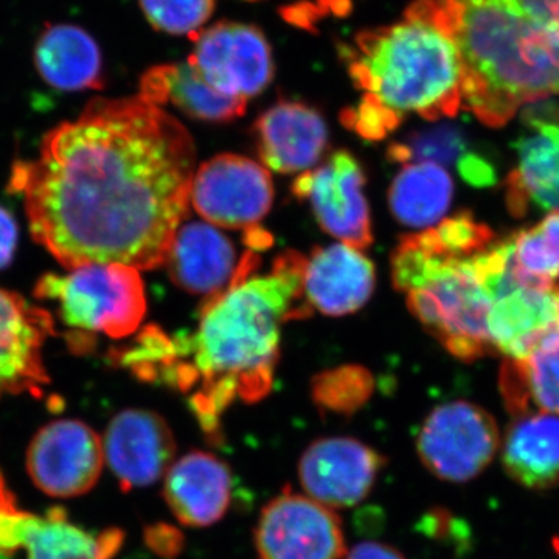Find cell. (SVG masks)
Here are the masks:
<instances>
[{"instance_id":"obj_1","label":"cell","mask_w":559,"mask_h":559,"mask_svg":"<svg viewBox=\"0 0 559 559\" xmlns=\"http://www.w3.org/2000/svg\"><path fill=\"white\" fill-rule=\"evenodd\" d=\"M194 145L178 119L142 95L94 98L13 165L10 190L36 242L66 270L119 263L154 270L189 210Z\"/></svg>"},{"instance_id":"obj_2","label":"cell","mask_w":559,"mask_h":559,"mask_svg":"<svg viewBox=\"0 0 559 559\" xmlns=\"http://www.w3.org/2000/svg\"><path fill=\"white\" fill-rule=\"evenodd\" d=\"M305 264L304 255L286 250L260 274L259 252L246 250L237 277L205 301L193 333L168 336L146 326L116 362L139 380L191 393L202 432L221 443V417L235 401L252 404L270 395L282 326L312 312L305 300Z\"/></svg>"},{"instance_id":"obj_3","label":"cell","mask_w":559,"mask_h":559,"mask_svg":"<svg viewBox=\"0 0 559 559\" xmlns=\"http://www.w3.org/2000/svg\"><path fill=\"white\" fill-rule=\"evenodd\" d=\"M457 47L463 109L500 128L559 95V0H430Z\"/></svg>"},{"instance_id":"obj_4","label":"cell","mask_w":559,"mask_h":559,"mask_svg":"<svg viewBox=\"0 0 559 559\" xmlns=\"http://www.w3.org/2000/svg\"><path fill=\"white\" fill-rule=\"evenodd\" d=\"M492 238L487 224L463 212L401 238L392 255L393 285L406 294L412 314L466 362L495 349L488 329L492 299L479 260Z\"/></svg>"},{"instance_id":"obj_5","label":"cell","mask_w":559,"mask_h":559,"mask_svg":"<svg viewBox=\"0 0 559 559\" xmlns=\"http://www.w3.org/2000/svg\"><path fill=\"white\" fill-rule=\"evenodd\" d=\"M360 102L381 114L390 131L409 116L439 121L463 108L457 47L430 0H415L395 24L369 28L345 49Z\"/></svg>"},{"instance_id":"obj_6","label":"cell","mask_w":559,"mask_h":559,"mask_svg":"<svg viewBox=\"0 0 559 559\" xmlns=\"http://www.w3.org/2000/svg\"><path fill=\"white\" fill-rule=\"evenodd\" d=\"M35 294L55 301L62 322L81 334L121 340L138 331L146 312L142 277L127 264H86L66 275L47 274Z\"/></svg>"},{"instance_id":"obj_7","label":"cell","mask_w":559,"mask_h":559,"mask_svg":"<svg viewBox=\"0 0 559 559\" xmlns=\"http://www.w3.org/2000/svg\"><path fill=\"white\" fill-rule=\"evenodd\" d=\"M500 450L499 428L489 412L459 400L436 407L419 429L417 452L432 476L450 484L476 479Z\"/></svg>"},{"instance_id":"obj_8","label":"cell","mask_w":559,"mask_h":559,"mask_svg":"<svg viewBox=\"0 0 559 559\" xmlns=\"http://www.w3.org/2000/svg\"><path fill=\"white\" fill-rule=\"evenodd\" d=\"M253 547L259 559H344L347 554L341 518L289 487L261 510Z\"/></svg>"},{"instance_id":"obj_9","label":"cell","mask_w":559,"mask_h":559,"mask_svg":"<svg viewBox=\"0 0 559 559\" xmlns=\"http://www.w3.org/2000/svg\"><path fill=\"white\" fill-rule=\"evenodd\" d=\"M489 293V336L507 358H524L559 331V285L524 274L514 263L511 245L509 261Z\"/></svg>"},{"instance_id":"obj_10","label":"cell","mask_w":559,"mask_h":559,"mask_svg":"<svg viewBox=\"0 0 559 559\" xmlns=\"http://www.w3.org/2000/svg\"><path fill=\"white\" fill-rule=\"evenodd\" d=\"M190 201L209 223L224 229H253L274 202L270 171L240 154H219L198 168Z\"/></svg>"},{"instance_id":"obj_11","label":"cell","mask_w":559,"mask_h":559,"mask_svg":"<svg viewBox=\"0 0 559 559\" xmlns=\"http://www.w3.org/2000/svg\"><path fill=\"white\" fill-rule=\"evenodd\" d=\"M187 61L215 90L246 102L266 91L275 75L270 40L241 22L223 21L197 33Z\"/></svg>"},{"instance_id":"obj_12","label":"cell","mask_w":559,"mask_h":559,"mask_svg":"<svg viewBox=\"0 0 559 559\" xmlns=\"http://www.w3.org/2000/svg\"><path fill=\"white\" fill-rule=\"evenodd\" d=\"M366 175L352 153L341 150L325 164L294 180L297 200L310 202L312 213L326 234L344 245L362 250L373 242Z\"/></svg>"},{"instance_id":"obj_13","label":"cell","mask_w":559,"mask_h":559,"mask_svg":"<svg viewBox=\"0 0 559 559\" xmlns=\"http://www.w3.org/2000/svg\"><path fill=\"white\" fill-rule=\"evenodd\" d=\"M389 460L353 437H323L300 455L297 476L308 498L331 510L349 509L369 498Z\"/></svg>"},{"instance_id":"obj_14","label":"cell","mask_w":559,"mask_h":559,"mask_svg":"<svg viewBox=\"0 0 559 559\" xmlns=\"http://www.w3.org/2000/svg\"><path fill=\"white\" fill-rule=\"evenodd\" d=\"M105 452L95 430L76 419L44 426L27 451L33 484L51 498L86 495L102 476Z\"/></svg>"},{"instance_id":"obj_15","label":"cell","mask_w":559,"mask_h":559,"mask_svg":"<svg viewBox=\"0 0 559 559\" xmlns=\"http://www.w3.org/2000/svg\"><path fill=\"white\" fill-rule=\"evenodd\" d=\"M123 540L119 528L91 533L70 524L61 509L44 518L16 506L0 511V551L7 555L27 549L28 559H114Z\"/></svg>"},{"instance_id":"obj_16","label":"cell","mask_w":559,"mask_h":559,"mask_svg":"<svg viewBox=\"0 0 559 559\" xmlns=\"http://www.w3.org/2000/svg\"><path fill=\"white\" fill-rule=\"evenodd\" d=\"M103 452L123 491L150 487L173 465L175 433L156 412L123 411L110 419Z\"/></svg>"},{"instance_id":"obj_17","label":"cell","mask_w":559,"mask_h":559,"mask_svg":"<svg viewBox=\"0 0 559 559\" xmlns=\"http://www.w3.org/2000/svg\"><path fill=\"white\" fill-rule=\"evenodd\" d=\"M53 333L49 312L0 288V399L21 393L43 395L49 384L43 348Z\"/></svg>"},{"instance_id":"obj_18","label":"cell","mask_w":559,"mask_h":559,"mask_svg":"<svg viewBox=\"0 0 559 559\" xmlns=\"http://www.w3.org/2000/svg\"><path fill=\"white\" fill-rule=\"evenodd\" d=\"M253 132L260 159L282 175L312 170L329 148L326 121L305 103L278 102L261 114Z\"/></svg>"},{"instance_id":"obj_19","label":"cell","mask_w":559,"mask_h":559,"mask_svg":"<svg viewBox=\"0 0 559 559\" xmlns=\"http://www.w3.org/2000/svg\"><path fill=\"white\" fill-rule=\"evenodd\" d=\"M164 498L173 516L187 527L218 524L234 498L229 463L212 452L190 451L167 471Z\"/></svg>"},{"instance_id":"obj_20","label":"cell","mask_w":559,"mask_h":559,"mask_svg":"<svg viewBox=\"0 0 559 559\" xmlns=\"http://www.w3.org/2000/svg\"><path fill=\"white\" fill-rule=\"evenodd\" d=\"M527 114V131L518 140V165L507 180V200L514 216L530 210L559 212V117Z\"/></svg>"},{"instance_id":"obj_21","label":"cell","mask_w":559,"mask_h":559,"mask_svg":"<svg viewBox=\"0 0 559 559\" xmlns=\"http://www.w3.org/2000/svg\"><path fill=\"white\" fill-rule=\"evenodd\" d=\"M374 282L373 263L359 249L337 242L312 250L305 264V300L311 311L352 314L370 300Z\"/></svg>"},{"instance_id":"obj_22","label":"cell","mask_w":559,"mask_h":559,"mask_svg":"<svg viewBox=\"0 0 559 559\" xmlns=\"http://www.w3.org/2000/svg\"><path fill=\"white\" fill-rule=\"evenodd\" d=\"M241 260L223 231L210 224L189 223L180 224L165 263L179 288L210 299L229 288Z\"/></svg>"},{"instance_id":"obj_23","label":"cell","mask_w":559,"mask_h":559,"mask_svg":"<svg viewBox=\"0 0 559 559\" xmlns=\"http://www.w3.org/2000/svg\"><path fill=\"white\" fill-rule=\"evenodd\" d=\"M33 62L40 79L58 91L102 90L105 84L100 46L80 25H47L36 39Z\"/></svg>"},{"instance_id":"obj_24","label":"cell","mask_w":559,"mask_h":559,"mask_svg":"<svg viewBox=\"0 0 559 559\" xmlns=\"http://www.w3.org/2000/svg\"><path fill=\"white\" fill-rule=\"evenodd\" d=\"M139 95L157 106L171 105L193 120L227 123L245 114L248 102L230 97L202 79L189 61L151 68L140 79Z\"/></svg>"},{"instance_id":"obj_25","label":"cell","mask_w":559,"mask_h":559,"mask_svg":"<svg viewBox=\"0 0 559 559\" xmlns=\"http://www.w3.org/2000/svg\"><path fill=\"white\" fill-rule=\"evenodd\" d=\"M500 448L511 480L533 491L559 487V415L516 417Z\"/></svg>"},{"instance_id":"obj_26","label":"cell","mask_w":559,"mask_h":559,"mask_svg":"<svg viewBox=\"0 0 559 559\" xmlns=\"http://www.w3.org/2000/svg\"><path fill=\"white\" fill-rule=\"evenodd\" d=\"M499 384L513 417L559 415V331L544 337L524 358L507 359Z\"/></svg>"},{"instance_id":"obj_27","label":"cell","mask_w":559,"mask_h":559,"mask_svg":"<svg viewBox=\"0 0 559 559\" xmlns=\"http://www.w3.org/2000/svg\"><path fill=\"white\" fill-rule=\"evenodd\" d=\"M454 182L450 173L433 162H412L401 168L389 190V207L395 219L412 229L432 227L451 207Z\"/></svg>"},{"instance_id":"obj_28","label":"cell","mask_w":559,"mask_h":559,"mask_svg":"<svg viewBox=\"0 0 559 559\" xmlns=\"http://www.w3.org/2000/svg\"><path fill=\"white\" fill-rule=\"evenodd\" d=\"M509 240L514 263L524 274L544 282L559 277V212Z\"/></svg>"},{"instance_id":"obj_29","label":"cell","mask_w":559,"mask_h":559,"mask_svg":"<svg viewBox=\"0 0 559 559\" xmlns=\"http://www.w3.org/2000/svg\"><path fill=\"white\" fill-rule=\"evenodd\" d=\"M311 393L320 411L348 417L370 400L373 378L362 367H341L316 377Z\"/></svg>"},{"instance_id":"obj_30","label":"cell","mask_w":559,"mask_h":559,"mask_svg":"<svg viewBox=\"0 0 559 559\" xmlns=\"http://www.w3.org/2000/svg\"><path fill=\"white\" fill-rule=\"evenodd\" d=\"M462 131L454 127H436L415 132L404 142L389 146V159L393 162H433V164H455L459 167L468 154Z\"/></svg>"},{"instance_id":"obj_31","label":"cell","mask_w":559,"mask_h":559,"mask_svg":"<svg viewBox=\"0 0 559 559\" xmlns=\"http://www.w3.org/2000/svg\"><path fill=\"white\" fill-rule=\"evenodd\" d=\"M151 27L171 36H194L215 11V0H139Z\"/></svg>"},{"instance_id":"obj_32","label":"cell","mask_w":559,"mask_h":559,"mask_svg":"<svg viewBox=\"0 0 559 559\" xmlns=\"http://www.w3.org/2000/svg\"><path fill=\"white\" fill-rule=\"evenodd\" d=\"M145 539L151 550L167 559L179 557L186 546L182 533L167 524L153 525L146 530Z\"/></svg>"},{"instance_id":"obj_33","label":"cell","mask_w":559,"mask_h":559,"mask_svg":"<svg viewBox=\"0 0 559 559\" xmlns=\"http://www.w3.org/2000/svg\"><path fill=\"white\" fill-rule=\"evenodd\" d=\"M17 242L16 221L9 210L0 207V270L5 267L13 259Z\"/></svg>"},{"instance_id":"obj_34","label":"cell","mask_w":559,"mask_h":559,"mask_svg":"<svg viewBox=\"0 0 559 559\" xmlns=\"http://www.w3.org/2000/svg\"><path fill=\"white\" fill-rule=\"evenodd\" d=\"M344 559H406V557L390 544L364 540L345 554Z\"/></svg>"},{"instance_id":"obj_35","label":"cell","mask_w":559,"mask_h":559,"mask_svg":"<svg viewBox=\"0 0 559 559\" xmlns=\"http://www.w3.org/2000/svg\"><path fill=\"white\" fill-rule=\"evenodd\" d=\"M0 559H10V555L2 554V551H0Z\"/></svg>"}]
</instances>
